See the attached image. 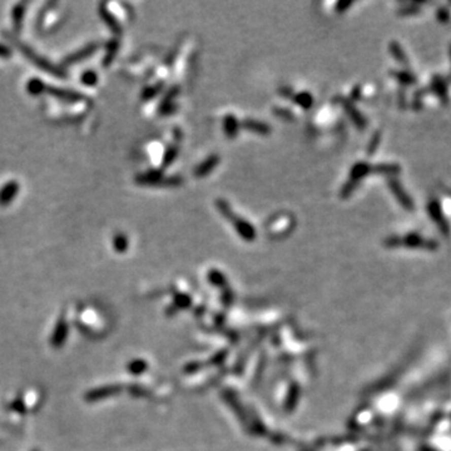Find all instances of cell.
Listing matches in <instances>:
<instances>
[{
  "label": "cell",
  "mask_w": 451,
  "mask_h": 451,
  "mask_svg": "<svg viewBox=\"0 0 451 451\" xmlns=\"http://www.w3.org/2000/svg\"><path fill=\"white\" fill-rule=\"evenodd\" d=\"M138 182L143 185H156V186H180L182 185V178L180 177H169L163 178L162 173L159 170L156 172L147 173V175L141 176L138 178Z\"/></svg>",
  "instance_id": "obj_1"
},
{
  "label": "cell",
  "mask_w": 451,
  "mask_h": 451,
  "mask_svg": "<svg viewBox=\"0 0 451 451\" xmlns=\"http://www.w3.org/2000/svg\"><path fill=\"white\" fill-rule=\"evenodd\" d=\"M231 223L233 225L234 228H236V231L238 232L239 236L244 237L246 241H253V239L256 238L255 227L251 225L250 222H247L245 218H241L238 217V216H236V217L231 221Z\"/></svg>",
  "instance_id": "obj_2"
},
{
  "label": "cell",
  "mask_w": 451,
  "mask_h": 451,
  "mask_svg": "<svg viewBox=\"0 0 451 451\" xmlns=\"http://www.w3.org/2000/svg\"><path fill=\"white\" fill-rule=\"evenodd\" d=\"M389 186L390 188H391L392 193H394L395 197L397 198V201L400 202V204H401L404 208H406L407 211L412 210L413 208L412 199L407 196V193L404 191L401 185H400L396 180H389Z\"/></svg>",
  "instance_id": "obj_3"
},
{
  "label": "cell",
  "mask_w": 451,
  "mask_h": 451,
  "mask_svg": "<svg viewBox=\"0 0 451 451\" xmlns=\"http://www.w3.org/2000/svg\"><path fill=\"white\" fill-rule=\"evenodd\" d=\"M341 104L343 106V109H345L346 113L349 114L350 118L352 119L355 125H356L359 129H364V128L366 127V119H365V117L355 108V106L351 103V100L342 98V99H341Z\"/></svg>",
  "instance_id": "obj_4"
},
{
  "label": "cell",
  "mask_w": 451,
  "mask_h": 451,
  "mask_svg": "<svg viewBox=\"0 0 451 451\" xmlns=\"http://www.w3.org/2000/svg\"><path fill=\"white\" fill-rule=\"evenodd\" d=\"M220 163V157L217 154H212V156L208 157L205 161L202 162L201 164H198L194 169V176L196 177H204L208 173H211L213 170V168Z\"/></svg>",
  "instance_id": "obj_5"
},
{
  "label": "cell",
  "mask_w": 451,
  "mask_h": 451,
  "mask_svg": "<svg viewBox=\"0 0 451 451\" xmlns=\"http://www.w3.org/2000/svg\"><path fill=\"white\" fill-rule=\"evenodd\" d=\"M242 127L248 132L256 133V134L260 135H267L271 133V128L268 124L263 123V122H258L256 119H245L242 122Z\"/></svg>",
  "instance_id": "obj_6"
},
{
  "label": "cell",
  "mask_w": 451,
  "mask_h": 451,
  "mask_svg": "<svg viewBox=\"0 0 451 451\" xmlns=\"http://www.w3.org/2000/svg\"><path fill=\"white\" fill-rule=\"evenodd\" d=\"M428 210H429V215H430V217L434 218L435 222L440 226L441 231L444 232V233H447V231H449V227H447V223L445 222L444 218H442L441 210H440L439 203H437L436 201L430 202V203H429Z\"/></svg>",
  "instance_id": "obj_7"
},
{
  "label": "cell",
  "mask_w": 451,
  "mask_h": 451,
  "mask_svg": "<svg viewBox=\"0 0 451 451\" xmlns=\"http://www.w3.org/2000/svg\"><path fill=\"white\" fill-rule=\"evenodd\" d=\"M370 173H371V165L365 163V162H360V163H356L354 167H352L351 173H350V180L359 183L360 180L366 177V176L370 175Z\"/></svg>",
  "instance_id": "obj_8"
},
{
  "label": "cell",
  "mask_w": 451,
  "mask_h": 451,
  "mask_svg": "<svg viewBox=\"0 0 451 451\" xmlns=\"http://www.w3.org/2000/svg\"><path fill=\"white\" fill-rule=\"evenodd\" d=\"M401 168L394 163H384L377 165H371V173H380V175L396 176L399 175Z\"/></svg>",
  "instance_id": "obj_9"
},
{
  "label": "cell",
  "mask_w": 451,
  "mask_h": 451,
  "mask_svg": "<svg viewBox=\"0 0 451 451\" xmlns=\"http://www.w3.org/2000/svg\"><path fill=\"white\" fill-rule=\"evenodd\" d=\"M223 125H225V132H226L227 137L228 138L236 137V134L238 133V128H239L238 121H237L236 117L232 116V114L226 116L225 122H223Z\"/></svg>",
  "instance_id": "obj_10"
},
{
  "label": "cell",
  "mask_w": 451,
  "mask_h": 451,
  "mask_svg": "<svg viewBox=\"0 0 451 451\" xmlns=\"http://www.w3.org/2000/svg\"><path fill=\"white\" fill-rule=\"evenodd\" d=\"M292 100L297 104V106L302 107L303 109H309L312 107V104H314V97L307 92L295 94L292 97Z\"/></svg>",
  "instance_id": "obj_11"
},
{
  "label": "cell",
  "mask_w": 451,
  "mask_h": 451,
  "mask_svg": "<svg viewBox=\"0 0 451 451\" xmlns=\"http://www.w3.org/2000/svg\"><path fill=\"white\" fill-rule=\"evenodd\" d=\"M216 207H217V210L220 211L221 215H222L225 218H227V220H228L229 222H231V221L233 220L234 217H236L234 212H233V211H232L231 205H229L228 202L225 201V199L218 198L217 201H216Z\"/></svg>",
  "instance_id": "obj_12"
},
{
  "label": "cell",
  "mask_w": 451,
  "mask_h": 451,
  "mask_svg": "<svg viewBox=\"0 0 451 451\" xmlns=\"http://www.w3.org/2000/svg\"><path fill=\"white\" fill-rule=\"evenodd\" d=\"M390 52H391V54L396 58L397 62L401 63L402 65H407V57H406V54L404 53V50H402L401 45H400L399 43H396V42L390 43Z\"/></svg>",
  "instance_id": "obj_13"
},
{
  "label": "cell",
  "mask_w": 451,
  "mask_h": 451,
  "mask_svg": "<svg viewBox=\"0 0 451 451\" xmlns=\"http://www.w3.org/2000/svg\"><path fill=\"white\" fill-rule=\"evenodd\" d=\"M392 76L397 79V82L401 83L402 85H411L415 84L416 78L409 72H394Z\"/></svg>",
  "instance_id": "obj_14"
},
{
  "label": "cell",
  "mask_w": 451,
  "mask_h": 451,
  "mask_svg": "<svg viewBox=\"0 0 451 451\" xmlns=\"http://www.w3.org/2000/svg\"><path fill=\"white\" fill-rule=\"evenodd\" d=\"M401 244L406 245V246L415 247V246H424V245H425V241H424L420 236H418V234H409V236H406L405 238H400V245Z\"/></svg>",
  "instance_id": "obj_15"
},
{
  "label": "cell",
  "mask_w": 451,
  "mask_h": 451,
  "mask_svg": "<svg viewBox=\"0 0 451 451\" xmlns=\"http://www.w3.org/2000/svg\"><path fill=\"white\" fill-rule=\"evenodd\" d=\"M434 89L435 92L439 94V97L441 98V100L444 103H447V93H446V85H445L444 81L441 79H435L434 81Z\"/></svg>",
  "instance_id": "obj_16"
},
{
  "label": "cell",
  "mask_w": 451,
  "mask_h": 451,
  "mask_svg": "<svg viewBox=\"0 0 451 451\" xmlns=\"http://www.w3.org/2000/svg\"><path fill=\"white\" fill-rule=\"evenodd\" d=\"M357 185H359V183L357 182H355V181H351V180H349L348 182L345 183V185H343V187H342V189H341V192H340V196L342 197V198H349L350 196H351L352 193H354L355 192V189H356V187H357Z\"/></svg>",
  "instance_id": "obj_17"
},
{
  "label": "cell",
  "mask_w": 451,
  "mask_h": 451,
  "mask_svg": "<svg viewBox=\"0 0 451 451\" xmlns=\"http://www.w3.org/2000/svg\"><path fill=\"white\" fill-rule=\"evenodd\" d=\"M17 189H18L17 186L13 185V183L8 187H5L4 191H3L2 194H0V202H3V203H4V202H9V199H12L13 196L17 193Z\"/></svg>",
  "instance_id": "obj_18"
},
{
  "label": "cell",
  "mask_w": 451,
  "mask_h": 451,
  "mask_svg": "<svg viewBox=\"0 0 451 451\" xmlns=\"http://www.w3.org/2000/svg\"><path fill=\"white\" fill-rule=\"evenodd\" d=\"M380 142H381V133L380 132H376L375 134H373L372 137H371V141H370L369 146H367V154H369V156H372V154L375 153V151H376V149H377V147H378V144H380Z\"/></svg>",
  "instance_id": "obj_19"
},
{
  "label": "cell",
  "mask_w": 451,
  "mask_h": 451,
  "mask_svg": "<svg viewBox=\"0 0 451 451\" xmlns=\"http://www.w3.org/2000/svg\"><path fill=\"white\" fill-rule=\"evenodd\" d=\"M177 154H178V148H177V147H176V146L169 147V148H168V151H167V153H165V156H164V161H163L164 167H167V165L172 164L173 161H175V158H176V157H177Z\"/></svg>",
  "instance_id": "obj_20"
},
{
  "label": "cell",
  "mask_w": 451,
  "mask_h": 451,
  "mask_svg": "<svg viewBox=\"0 0 451 451\" xmlns=\"http://www.w3.org/2000/svg\"><path fill=\"white\" fill-rule=\"evenodd\" d=\"M273 113L276 114V116L281 117V118L292 119V113H291L290 111H287V109H285V108H274L273 109Z\"/></svg>",
  "instance_id": "obj_21"
},
{
  "label": "cell",
  "mask_w": 451,
  "mask_h": 451,
  "mask_svg": "<svg viewBox=\"0 0 451 451\" xmlns=\"http://www.w3.org/2000/svg\"><path fill=\"white\" fill-rule=\"evenodd\" d=\"M352 5V2H340L337 3L336 5V12L340 14V13H345L348 10V8H350Z\"/></svg>",
  "instance_id": "obj_22"
},
{
  "label": "cell",
  "mask_w": 451,
  "mask_h": 451,
  "mask_svg": "<svg viewBox=\"0 0 451 451\" xmlns=\"http://www.w3.org/2000/svg\"><path fill=\"white\" fill-rule=\"evenodd\" d=\"M280 94H282L284 97H286V98H292L293 95H295L293 94L292 89H291V88H287V87L281 88V89H280Z\"/></svg>",
  "instance_id": "obj_23"
},
{
  "label": "cell",
  "mask_w": 451,
  "mask_h": 451,
  "mask_svg": "<svg viewBox=\"0 0 451 451\" xmlns=\"http://www.w3.org/2000/svg\"><path fill=\"white\" fill-rule=\"evenodd\" d=\"M360 97H361V90H360V87H355L354 90L351 93V100H359Z\"/></svg>",
  "instance_id": "obj_24"
},
{
  "label": "cell",
  "mask_w": 451,
  "mask_h": 451,
  "mask_svg": "<svg viewBox=\"0 0 451 451\" xmlns=\"http://www.w3.org/2000/svg\"><path fill=\"white\" fill-rule=\"evenodd\" d=\"M84 82H87L88 84H93V83L95 82V76L93 73L87 74V76L84 77Z\"/></svg>",
  "instance_id": "obj_25"
},
{
  "label": "cell",
  "mask_w": 451,
  "mask_h": 451,
  "mask_svg": "<svg viewBox=\"0 0 451 451\" xmlns=\"http://www.w3.org/2000/svg\"><path fill=\"white\" fill-rule=\"evenodd\" d=\"M7 54H9L7 48H4L3 45H0V55H7Z\"/></svg>",
  "instance_id": "obj_26"
},
{
  "label": "cell",
  "mask_w": 451,
  "mask_h": 451,
  "mask_svg": "<svg viewBox=\"0 0 451 451\" xmlns=\"http://www.w3.org/2000/svg\"><path fill=\"white\" fill-rule=\"evenodd\" d=\"M450 55H451V47H450Z\"/></svg>",
  "instance_id": "obj_27"
}]
</instances>
